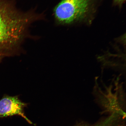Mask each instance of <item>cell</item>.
Here are the masks:
<instances>
[{
  "mask_svg": "<svg viewBox=\"0 0 126 126\" xmlns=\"http://www.w3.org/2000/svg\"><path fill=\"white\" fill-rule=\"evenodd\" d=\"M119 116L115 113H112L109 117L95 125L82 126H120L119 123Z\"/></svg>",
  "mask_w": 126,
  "mask_h": 126,
  "instance_id": "277c9868",
  "label": "cell"
},
{
  "mask_svg": "<svg viewBox=\"0 0 126 126\" xmlns=\"http://www.w3.org/2000/svg\"><path fill=\"white\" fill-rule=\"evenodd\" d=\"M95 0H62L55 7V19L61 25L87 21L96 12Z\"/></svg>",
  "mask_w": 126,
  "mask_h": 126,
  "instance_id": "7a4b0ae2",
  "label": "cell"
},
{
  "mask_svg": "<svg viewBox=\"0 0 126 126\" xmlns=\"http://www.w3.org/2000/svg\"><path fill=\"white\" fill-rule=\"evenodd\" d=\"M36 20L32 12H21L12 1L0 0V59L19 48Z\"/></svg>",
  "mask_w": 126,
  "mask_h": 126,
  "instance_id": "6da1fadb",
  "label": "cell"
},
{
  "mask_svg": "<svg viewBox=\"0 0 126 126\" xmlns=\"http://www.w3.org/2000/svg\"><path fill=\"white\" fill-rule=\"evenodd\" d=\"M125 1L126 0H114V3L115 5L121 6Z\"/></svg>",
  "mask_w": 126,
  "mask_h": 126,
  "instance_id": "5b68a950",
  "label": "cell"
},
{
  "mask_svg": "<svg viewBox=\"0 0 126 126\" xmlns=\"http://www.w3.org/2000/svg\"><path fill=\"white\" fill-rule=\"evenodd\" d=\"M27 104L22 102L17 96H4L0 100V118L19 116L30 124L32 123L27 117L24 110Z\"/></svg>",
  "mask_w": 126,
  "mask_h": 126,
  "instance_id": "3957f363",
  "label": "cell"
}]
</instances>
